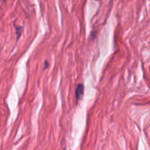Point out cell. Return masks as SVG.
<instances>
[{
	"label": "cell",
	"instance_id": "obj_1",
	"mask_svg": "<svg viewBox=\"0 0 150 150\" xmlns=\"http://www.w3.org/2000/svg\"><path fill=\"white\" fill-rule=\"evenodd\" d=\"M83 90H84V87H83V84H79L77 89L76 90V99H80L82 98L83 95Z\"/></svg>",
	"mask_w": 150,
	"mask_h": 150
}]
</instances>
